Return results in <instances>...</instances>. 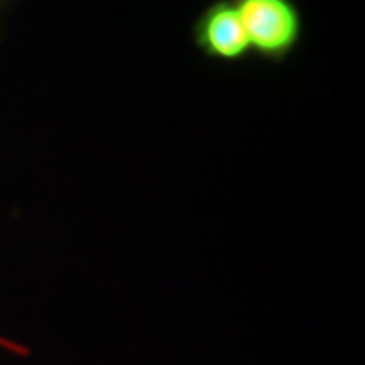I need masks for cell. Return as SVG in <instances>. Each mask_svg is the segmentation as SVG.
<instances>
[{"mask_svg": "<svg viewBox=\"0 0 365 365\" xmlns=\"http://www.w3.org/2000/svg\"><path fill=\"white\" fill-rule=\"evenodd\" d=\"M250 53L280 63L299 47L304 23L294 0H234Z\"/></svg>", "mask_w": 365, "mask_h": 365, "instance_id": "obj_1", "label": "cell"}, {"mask_svg": "<svg viewBox=\"0 0 365 365\" xmlns=\"http://www.w3.org/2000/svg\"><path fill=\"white\" fill-rule=\"evenodd\" d=\"M193 43L209 59L240 61L250 53L248 39L234 0L207 4L193 23Z\"/></svg>", "mask_w": 365, "mask_h": 365, "instance_id": "obj_2", "label": "cell"}]
</instances>
